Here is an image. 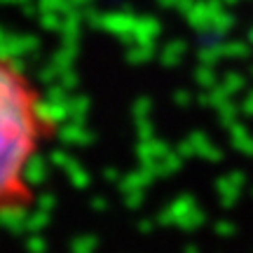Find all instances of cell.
<instances>
[{
    "label": "cell",
    "instance_id": "6da1fadb",
    "mask_svg": "<svg viewBox=\"0 0 253 253\" xmlns=\"http://www.w3.org/2000/svg\"><path fill=\"white\" fill-rule=\"evenodd\" d=\"M49 138V118L33 80L0 54V213L33 199L31 171Z\"/></svg>",
    "mask_w": 253,
    "mask_h": 253
}]
</instances>
